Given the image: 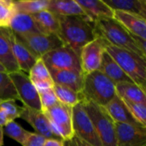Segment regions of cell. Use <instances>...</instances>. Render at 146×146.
<instances>
[{
    "label": "cell",
    "mask_w": 146,
    "mask_h": 146,
    "mask_svg": "<svg viewBox=\"0 0 146 146\" xmlns=\"http://www.w3.org/2000/svg\"><path fill=\"white\" fill-rule=\"evenodd\" d=\"M0 99L19 100L15 86L8 73L0 72Z\"/></svg>",
    "instance_id": "f546056e"
},
{
    "label": "cell",
    "mask_w": 146,
    "mask_h": 146,
    "mask_svg": "<svg viewBox=\"0 0 146 146\" xmlns=\"http://www.w3.org/2000/svg\"><path fill=\"white\" fill-rule=\"evenodd\" d=\"M15 37L38 59L41 58L46 53L64 45L59 37L55 34L34 33L27 35H15Z\"/></svg>",
    "instance_id": "9c48e42d"
},
{
    "label": "cell",
    "mask_w": 146,
    "mask_h": 146,
    "mask_svg": "<svg viewBox=\"0 0 146 146\" xmlns=\"http://www.w3.org/2000/svg\"><path fill=\"white\" fill-rule=\"evenodd\" d=\"M117 146H146V127L115 122Z\"/></svg>",
    "instance_id": "7c38bea8"
},
{
    "label": "cell",
    "mask_w": 146,
    "mask_h": 146,
    "mask_svg": "<svg viewBox=\"0 0 146 146\" xmlns=\"http://www.w3.org/2000/svg\"><path fill=\"white\" fill-rule=\"evenodd\" d=\"M115 92L123 100L146 104L145 92L133 82H123L115 85Z\"/></svg>",
    "instance_id": "d4e9b609"
},
{
    "label": "cell",
    "mask_w": 146,
    "mask_h": 146,
    "mask_svg": "<svg viewBox=\"0 0 146 146\" xmlns=\"http://www.w3.org/2000/svg\"><path fill=\"white\" fill-rule=\"evenodd\" d=\"M59 21L60 30L57 36L64 45L79 54L86 44L98 37L94 21L86 15L59 16Z\"/></svg>",
    "instance_id": "6da1fadb"
},
{
    "label": "cell",
    "mask_w": 146,
    "mask_h": 146,
    "mask_svg": "<svg viewBox=\"0 0 146 146\" xmlns=\"http://www.w3.org/2000/svg\"><path fill=\"white\" fill-rule=\"evenodd\" d=\"M11 47L13 56L18 64L20 71L28 73L34 65L38 58H36L32 52L15 37L14 33L9 28H3Z\"/></svg>",
    "instance_id": "4fadbf2b"
},
{
    "label": "cell",
    "mask_w": 146,
    "mask_h": 146,
    "mask_svg": "<svg viewBox=\"0 0 146 146\" xmlns=\"http://www.w3.org/2000/svg\"><path fill=\"white\" fill-rule=\"evenodd\" d=\"M0 64L5 68L8 74L20 71L18 64L13 56L10 44L2 27H0Z\"/></svg>",
    "instance_id": "484cf974"
},
{
    "label": "cell",
    "mask_w": 146,
    "mask_h": 146,
    "mask_svg": "<svg viewBox=\"0 0 146 146\" xmlns=\"http://www.w3.org/2000/svg\"><path fill=\"white\" fill-rule=\"evenodd\" d=\"M3 128V133H5L8 137L15 140L21 145H23L27 137L30 133V132L24 129L15 121H9Z\"/></svg>",
    "instance_id": "f1b7e54d"
},
{
    "label": "cell",
    "mask_w": 146,
    "mask_h": 146,
    "mask_svg": "<svg viewBox=\"0 0 146 146\" xmlns=\"http://www.w3.org/2000/svg\"><path fill=\"white\" fill-rule=\"evenodd\" d=\"M104 109L114 122L142 126L133 117L122 99L117 95H115V97L105 107H104Z\"/></svg>",
    "instance_id": "e0dca14e"
},
{
    "label": "cell",
    "mask_w": 146,
    "mask_h": 146,
    "mask_svg": "<svg viewBox=\"0 0 146 146\" xmlns=\"http://www.w3.org/2000/svg\"><path fill=\"white\" fill-rule=\"evenodd\" d=\"M9 122V120L7 115L0 109V126L3 127Z\"/></svg>",
    "instance_id": "74e56055"
},
{
    "label": "cell",
    "mask_w": 146,
    "mask_h": 146,
    "mask_svg": "<svg viewBox=\"0 0 146 146\" xmlns=\"http://www.w3.org/2000/svg\"><path fill=\"white\" fill-rule=\"evenodd\" d=\"M80 94L81 101H88L104 108L115 97V85L101 71H94L84 75Z\"/></svg>",
    "instance_id": "7a4b0ae2"
},
{
    "label": "cell",
    "mask_w": 146,
    "mask_h": 146,
    "mask_svg": "<svg viewBox=\"0 0 146 146\" xmlns=\"http://www.w3.org/2000/svg\"><path fill=\"white\" fill-rule=\"evenodd\" d=\"M94 27L98 36L104 38L108 44L134 52L146 59L137 47L132 34L115 19L104 18L97 20L94 21Z\"/></svg>",
    "instance_id": "277c9868"
},
{
    "label": "cell",
    "mask_w": 146,
    "mask_h": 146,
    "mask_svg": "<svg viewBox=\"0 0 146 146\" xmlns=\"http://www.w3.org/2000/svg\"><path fill=\"white\" fill-rule=\"evenodd\" d=\"M0 72H4V73H7V72H6V70H5V68H3V67L1 65V64H0Z\"/></svg>",
    "instance_id": "ab89813d"
},
{
    "label": "cell",
    "mask_w": 146,
    "mask_h": 146,
    "mask_svg": "<svg viewBox=\"0 0 146 146\" xmlns=\"http://www.w3.org/2000/svg\"><path fill=\"white\" fill-rule=\"evenodd\" d=\"M76 2L82 8L86 16L93 21L104 18L113 19L114 10L103 0H76Z\"/></svg>",
    "instance_id": "d6986e66"
},
{
    "label": "cell",
    "mask_w": 146,
    "mask_h": 146,
    "mask_svg": "<svg viewBox=\"0 0 146 146\" xmlns=\"http://www.w3.org/2000/svg\"><path fill=\"white\" fill-rule=\"evenodd\" d=\"M45 140H46V138H44V136L37 133L30 132V133L27 137L22 146H44Z\"/></svg>",
    "instance_id": "e575fe53"
},
{
    "label": "cell",
    "mask_w": 146,
    "mask_h": 146,
    "mask_svg": "<svg viewBox=\"0 0 146 146\" xmlns=\"http://www.w3.org/2000/svg\"><path fill=\"white\" fill-rule=\"evenodd\" d=\"M99 71L111 80L115 85L123 82H133L132 80L123 72L120 66L106 51L103 55Z\"/></svg>",
    "instance_id": "44dd1931"
},
{
    "label": "cell",
    "mask_w": 146,
    "mask_h": 146,
    "mask_svg": "<svg viewBox=\"0 0 146 146\" xmlns=\"http://www.w3.org/2000/svg\"><path fill=\"white\" fill-rule=\"evenodd\" d=\"M50 77L56 85L66 86L77 93H80L83 86L84 74L72 70L48 69Z\"/></svg>",
    "instance_id": "2e32d148"
},
{
    "label": "cell",
    "mask_w": 146,
    "mask_h": 146,
    "mask_svg": "<svg viewBox=\"0 0 146 146\" xmlns=\"http://www.w3.org/2000/svg\"><path fill=\"white\" fill-rule=\"evenodd\" d=\"M31 15L34 19L41 33L58 35L60 30V21L58 15L53 14L48 9L42 10Z\"/></svg>",
    "instance_id": "7402d4cb"
},
{
    "label": "cell",
    "mask_w": 146,
    "mask_h": 146,
    "mask_svg": "<svg viewBox=\"0 0 146 146\" xmlns=\"http://www.w3.org/2000/svg\"><path fill=\"white\" fill-rule=\"evenodd\" d=\"M0 109L7 115L9 121L20 118L21 107L18 106L13 99H0Z\"/></svg>",
    "instance_id": "d6a6232c"
},
{
    "label": "cell",
    "mask_w": 146,
    "mask_h": 146,
    "mask_svg": "<svg viewBox=\"0 0 146 146\" xmlns=\"http://www.w3.org/2000/svg\"><path fill=\"white\" fill-rule=\"evenodd\" d=\"M8 74L23 106L36 110H42L38 92L29 80L28 75L22 71L9 73Z\"/></svg>",
    "instance_id": "30bf717a"
},
{
    "label": "cell",
    "mask_w": 146,
    "mask_h": 146,
    "mask_svg": "<svg viewBox=\"0 0 146 146\" xmlns=\"http://www.w3.org/2000/svg\"><path fill=\"white\" fill-rule=\"evenodd\" d=\"M44 146H64V141L58 139H46Z\"/></svg>",
    "instance_id": "8d00e7d4"
},
{
    "label": "cell",
    "mask_w": 146,
    "mask_h": 146,
    "mask_svg": "<svg viewBox=\"0 0 146 146\" xmlns=\"http://www.w3.org/2000/svg\"><path fill=\"white\" fill-rule=\"evenodd\" d=\"M3 128L0 126V146L3 145Z\"/></svg>",
    "instance_id": "f35d334b"
},
{
    "label": "cell",
    "mask_w": 146,
    "mask_h": 146,
    "mask_svg": "<svg viewBox=\"0 0 146 146\" xmlns=\"http://www.w3.org/2000/svg\"><path fill=\"white\" fill-rule=\"evenodd\" d=\"M47 9L58 16L86 15L76 0H49Z\"/></svg>",
    "instance_id": "cb8c5ba5"
},
{
    "label": "cell",
    "mask_w": 146,
    "mask_h": 146,
    "mask_svg": "<svg viewBox=\"0 0 146 146\" xmlns=\"http://www.w3.org/2000/svg\"><path fill=\"white\" fill-rule=\"evenodd\" d=\"M49 121L52 133L67 142L74 136L72 126V108L65 106L59 102L53 107L43 111Z\"/></svg>",
    "instance_id": "8992f818"
},
{
    "label": "cell",
    "mask_w": 146,
    "mask_h": 146,
    "mask_svg": "<svg viewBox=\"0 0 146 146\" xmlns=\"http://www.w3.org/2000/svg\"><path fill=\"white\" fill-rule=\"evenodd\" d=\"M38 96H39V101H40L42 111H44V110L55 106L58 103V100L55 95L53 88L38 91Z\"/></svg>",
    "instance_id": "836d02e7"
},
{
    "label": "cell",
    "mask_w": 146,
    "mask_h": 146,
    "mask_svg": "<svg viewBox=\"0 0 146 146\" xmlns=\"http://www.w3.org/2000/svg\"><path fill=\"white\" fill-rule=\"evenodd\" d=\"M41 59L48 69L72 70L82 73L80 54L66 45L46 53Z\"/></svg>",
    "instance_id": "52a82bcc"
},
{
    "label": "cell",
    "mask_w": 146,
    "mask_h": 146,
    "mask_svg": "<svg viewBox=\"0 0 146 146\" xmlns=\"http://www.w3.org/2000/svg\"><path fill=\"white\" fill-rule=\"evenodd\" d=\"M20 118L27 121L35 130V133L46 139H56L52 133L48 119L42 110H36L27 107H21Z\"/></svg>",
    "instance_id": "5bb4252c"
},
{
    "label": "cell",
    "mask_w": 146,
    "mask_h": 146,
    "mask_svg": "<svg viewBox=\"0 0 146 146\" xmlns=\"http://www.w3.org/2000/svg\"><path fill=\"white\" fill-rule=\"evenodd\" d=\"M15 12L14 1L0 0V27H9V22Z\"/></svg>",
    "instance_id": "4dcf8cb0"
},
{
    "label": "cell",
    "mask_w": 146,
    "mask_h": 146,
    "mask_svg": "<svg viewBox=\"0 0 146 146\" xmlns=\"http://www.w3.org/2000/svg\"><path fill=\"white\" fill-rule=\"evenodd\" d=\"M105 51L115 60L132 81L146 89V59L127 50L121 49L105 42Z\"/></svg>",
    "instance_id": "3957f363"
},
{
    "label": "cell",
    "mask_w": 146,
    "mask_h": 146,
    "mask_svg": "<svg viewBox=\"0 0 146 146\" xmlns=\"http://www.w3.org/2000/svg\"><path fill=\"white\" fill-rule=\"evenodd\" d=\"M111 9L140 16L146 20V0H103Z\"/></svg>",
    "instance_id": "603a6c76"
},
{
    "label": "cell",
    "mask_w": 146,
    "mask_h": 146,
    "mask_svg": "<svg viewBox=\"0 0 146 146\" xmlns=\"http://www.w3.org/2000/svg\"><path fill=\"white\" fill-rule=\"evenodd\" d=\"M53 91L58 102L69 108H73L81 102L80 94L66 86L55 84L53 86Z\"/></svg>",
    "instance_id": "4316f807"
},
{
    "label": "cell",
    "mask_w": 146,
    "mask_h": 146,
    "mask_svg": "<svg viewBox=\"0 0 146 146\" xmlns=\"http://www.w3.org/2000/svg\"><path fill=\"white\" fill-rule=\"evenodd\" d=\"M99 137L102 146H117L115 122L104 108L88 101H81Z\"/></svg>",
    "instance_id": "5b68a950"
},
{
    "label": "cell",
    "mask_w": 146,
    "mask_h": 146,
    "mask_svg": "<svg viewBox=\"0 0 146 146\" xmlns=\"http://www.w3.org/2000/svg\"><path fill=\"white\" fill-rule=\"evenodd\" d=\"M64 146H93L81 139H80L79 138L74 136V138L72 139H70L69 141L64 142Z\"/></svg>",
    "instance_id": "d590c367"
},
{
    "label": "cell",
    "mask_w": 146,
    "mask_h": 146,
    "mask_svg": "<svg viewBox=\"0 0 146 146\" xmlns=\"http://www.w3.org/2000/svg\"><path fill=\"white\" fill-rule=\"evenodd\" d=\"M133 117L143 127H146V104L123 100Z\"/></svg>",
    "instance_id": "1f68e13d"
},
{
    "label": "cell",
    "mask_w": 146,
    "mask_h": 146,
    "mask_svg": "<svg viewBox=\"0 0 146 146\" xmlns=\"http://www.w3.org/2000/svg\"><path fill=\"white\" fill-rule=\"evenodd\" d=\"M16 12L34 15L48 9L49 0H21L14 1Z\"/></svg>",
    "instance_id": "83f0119b"
},
{
    "label": "cell",
    "mask_w": 146,
    "mask_h": 146,
    "mask_svg": "<svg viewBox=\"0 0 146 146\" xmlns=\"http://www.w3.org/2000/svg\"><path fill=\"white\" fill-rule=\"evenodd\" d=\"M113 19L118 21L130 34L138 36L146 40L145 19L120 10H114Z\"/></svg>",
    "instance_id": "9a60e30c"
},
{
    "label": "cell",
    "mask_w": 146,
    "mask_h": 146,
    "mask_svg": "<svg viewBox=\"0 0 146 146\" xmlns=\"http://www.w3.org/2000/svg\"><path fill=\"white\" fill-rule=\"evenodd\" d=\"M9 28L15 35L41 33L33 16L21 12L15 13L9 22Z\"/></svg>",
    "instance_id": "ffe728a7"
},
{
    "label": "cell",
    "mask_w": 146,
    "mask_h": 146,
    "mask_svg": "<svg viewBox=\"0 0 146 146\" xmlns=\"http://www.w3.org/2000/svg\"><path fill=\"white\" fill-rule=\"evenodd\" d=\"M28 74L29 80L38 92L53 88L55 84L50 77L48 68L41 58H38L36 61Z\"/></svg>",
    "instance_id": "ac0fdd59"
},
{
    "label": "cell",
    "mask_w": 146,
    "mask_h": 146,
    "mask_svg": "<svg viewBox=\"0 0 146 146\" xmlns=\"http://www.w3.org/2000/svg\"><path fill=\"white\" fill-rule=\"evenodd\" d=\"M72 126L74 136L93 146H102L95 127L81 103L72 108Z\"/></svg>",
    "instance_id": "ba28073f"
},
{
    "label": "cell",
    "mask_w": 146,
    "mask_h": 146,
    "mask_svg": "<svg viewBox=\"0 0 146 146\" xmlns=\"http://www.w3.org/2000/svg\"><path fill=\"white\" fill-rule=\"evenodd\" d=\"M105 40L98 36L86 44L80 50V66L84 75L98 71L100 68L102 57L105 52Z\"/></svg>",
    "instance_id": "8fae6325"
}]
</instances>
